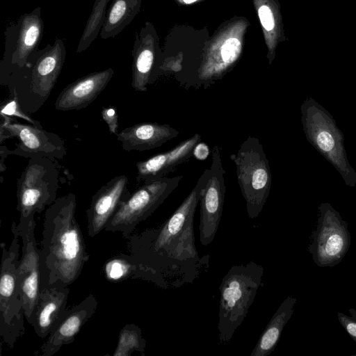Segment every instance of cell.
<instances>
[{"instance_id": "6da1fadb", "label": "cell", "mask_w": 356, "mask_h": 356, "mask_svg": "<svg viewBox=\"0 0 356 356\" xmlns=\"http://www.w3.org/2000/svg\"><path fill=\"white\" fill-rule=\"evenodd\" d=\"M204 173L175 211L156 227L131 235V254L152 272L162 289L192 284L209 268V255L200 257L195 244L193 219Z\"/></svg>"}, {"instance_id": "7a4b0ae2", "label": "cell", "mask_w": 356, "mask_h": 356, "mask_svg": "<svg viewBox=\"0 0 356 356\" xmlns=\"http://www.w3.org/2000/svg\"><path fill=\"white\" fill-rule=\"evenodd\" d=\"M75 209L76 196L69 193L58 197L44 212L39 249L40 287L72 284L89 259Z\"/></svg>"}, {"instance_id": "3957f363", "label": "cell", "mask_w": 356, "mask_h": 356, "mask_svg": "<svg viewBox=\"0 0 356 356\" xmlns=\"http://www.w3.org/2000/svg\"><path fill=\"white\" fill-rule=\"evenodd\" d=\"M67 55L63 41L56 38L38 49L24 67L12 74L3 86L15 89L22 110L34 113L44 104L54 88Z\"/></svg>"}, {"instance_id": "277c9868", "label": "cell", "mask_w": 356, "mask_h": 356, "mask_svg": "<svg viewBox=\"0 0 356 356\" xmlns=\"http://www.w3.org/2000/svg\"><path fill=\"white\" fill-rule=\"evenodd\" d=\"M264 267L251 261L232 266L223 277L220 290L218 336L229 342L242 324L261 285Z\"/></svg>"}, {"instance_id": "5b68a950", "label": "cell", "mask_w": 356, "mask_h": 356, "mask_svg": "<svg viewBox=\"0 0 356 356\" xmlns=\"http://www.w3.org/2000/svg\"><path fill=\"white\" fill-rule=\"evenodd\" d=\"M301 122L308 142L329 161L348 186H356V172L344 146V136L332 115L312 97L300 106Z\"/></svg>"}, {"instance_id": "8992f818", "label": "cell", "mask_w": 356, "mask_h": 356, "mask_svg": "<svg viewBox=\"0 0 356 356\" xmlns=\"http://www.w3.org/2000/svg\"><path fill=\"white\" fill-rule=\"evenodd\" d=\"M11 232L13 238L9 248H6L5 243H1L0 336L2 341L13 348L24 333L25 314L17 280L20 236L15 222L12 224Z\"/></svg>"}, {"instance_id": "52a82bcc", "label": "cell", "mask_w": 356, "mask_h": 356, "mask_svg": "<svg viewBox=\"0 0 356 356\" xmlns=\"http://www.w3.org/2000/svg\"><path fill=\"white\" fill-rule=\"evenodd\" d=\"M230 159L236 165L248 215L255 218L264 208L272 184L270 168L263 146L257 138L248 136Z\"/></svg>"}, {"instance_id": "ba28073f", "label": "cell", "mask_w": 356, "mask_h": 356, "mask_svg": "<svg viewBox=\"0 0 356 356\" xmlns=\"http://www.w3.org/2000/svg\"><path fill=\"white\" fill-rule=\"evenodd\" d=\"M60 168L56 159L33 157L17 179V210L19 219L41 213L57 199Z\"/></svg>"}, {"instance_id": "9c48e42d", "label": "cell", "mask_w": 356, "mask_h": 356, "mask_svg": "<svg viewBox=\"0 0 356 356\" xmlns=\"http://www.w3.org/2000/svg\"><path fill=\"white\" fill-rule=\"evenodd\" d=\"M183 175L144 182L120 204L105 225L107 232H120L128 238L136 226L151 216L177 188Z\"/></svg>"}, {"instance_id": "30bf717a", "label": "cell", "mask_w": 356, "mask_h": 356, "mask_svg": "<svg viewBox=\"0 0 356 356\" xmlns=\"http://www.w3.org/2000/svg\"><path fill=\"white\" fill-rule=\"evenodd\" d=\"M316 226L309 238L307 251L314 264L321 268L339 264L350 249L351 236L348 222L328 202L318 207Z\"/></svg>"}, {"instance_id": "8fae6325", "label": "cell", "mask_w": 356, "mask_h": 356, "mask_svg": "<svg viewBox=\"0 0 356 356\" xmlns=\"http://www.w3.org/2000/svg\"><path fill=\"white\" fill-rule=\"evenodd\" d=\"M41 7L25 13L5 30L4 52L0 61V84L26 65L29 58L38 49L44 33Z\"/></svg>"}, {"instance_id": "7c38bea8", "label": "cell", "mask_w": 356, "mask_h": 356, "mask_svg": "<svg viewBox=\"0 0 356 356\" xmlns=\"http://www.w3.org/2000/svg\"><path fill=\"white\" fill-rule=\"evenodd\" d=\"M204 179L200 193V240L203 245L214 239L222 213L226 186L220 148L213 147L211 165L204 171Z\"/></svg>"}, {"instance_id": "4fadbf2b", "label": "cell", "mask_w": 356, "mask_h": 356, "mask_svg": "<svg viewBox=\"0 0 356 356\" xmlns=\"http://www.w3.org/2000/svg\"><path fill=\"white\" fill-rule=\"evenodd\" d=\"M13 137L17 138L19 143L11 150L12 154L28 159L47 156L60 160L67 154L64 140L57 134L29 123H20L13 117L1 115L0 143Z\"/></svg>"}, {"instance_id": "5bb4252c", "label": "cell", "mask_w": 356, "mask_h": 356, "mask_svg": "<svg viewBox=\"0 0 356 356\" xmlns=\"http://www.w3.org/2000/svg\"><path fill=\"white\" fill-rule=\"evenodd\" d=\"M35 215L19 219L17 225L22 241V256L17 266V280L24 302L25 318L31 324L40 289V251L35 236Z\"/></svg>"}, {"instance_id": "9a60e30c", "label": "cell", "mask_w": 356, "mask_h": 356, "mask_svg": "<svg viewBox=\"0 0 356 356\" xmlns=\"http://www.w3.org/2000/svg\"><path fill=\"white\" fill-rule=\"evenodd\" d=\"M129 179L124 175L116 176L102 186L93 195L86 211L88 234L92 238L105 225L122 203L131 195Z\"/></svg>"}, {"instance_id": "2e32d148", "label": "cell", "mask_w": 356, "mask_h": 356, "mask_svg": "<svg viewBox=\"0 0 356 356\" xmlns=\"http://www.w3.org/2000/svg\"><path fill=\"white\" fill-rule=\"evenodd\" d=\"M97 305L96 297L90 294L79 304L66 309L40 347L41 355L52 356L62 346L72 343L83 325L95 314Z\"/></svg>"}, {"instance_id": "e0dca14e", "label": "cell", "mask_w": 356, "mask_h": 356, "mask_svg": "<svg viewBox=\"0 0 356 356\" xmlns=\"http://www.w3.org/2000/svg\"><path fill=\"white\" fill-rule=\"evenodd\" d=\"M113 74V70L109 67L76 79L60 91L55 102V108L67 111L86 108L106 88Z\"/></svg>"}, {"instance_id": "ac0fdd59", "label": "cell", "mask_w": 356, "mask_h": 356, "mask_svg": "<svg viewBox=\"0 0 356 356\" xmlns=\"http://www.w3.org/2000/svg\"><path fill=\"white\" fill-rule=\"evenodd\" d=\"M69 293L68 286L60 283L40 287L31 324L38 337L44 339L54 330L66 311Z\"/></svg>"}, {"instance_id": "d6986e66", "label": "cell", "mask_w": 356, "mask_h": 356, "mask_svg": "<svg viewBox=\"0 0 356 356\" xmlns=\"http://www.w3.org/2000/svg\"><path fill=\"white\" fill-rule=\"evenodd\" d=\"M201 139V136L195 134L170 150L137 162L136 182L150 181L165 177L193 156V149Z\"/></svg>"}, {"instance_id": "ffe728a7", "label": "cell", "mask_w": 356, "mask_h": 356, "mask_svg": "<svg viewBox=\"0 0 356 356\" xmlns=\"http://www.w3.org/2000/svg\"><path fill=\"white\" fill-rule=\"evenodd\" d=\"M179 131L167 124L141 122L118 133L117 139L125 151H144L161 147L177 137Z\"/></svg>"}, {"instance_id": "44dd1931", "label": "cell", "mask_w": 356, "mask_h": 356, "mask_svg": "<svg viewBox=\"0 0 356 356\" xmlns=\"http://www.w3.org/2000/svg\"><path fill=\"white\" fill-rule=\"evenodd\" d=\"M148 33L147 29H142L139 35L136 34L132 49L131 87L136 92H146L153 75L155 54Z\"/></svg>"}, {"instance_id": "7402d4cb", "label": "cell", "mask_w": 356, "mask_h": 356, "mask_svg": "<svg viewBox=\"0 0 356 356\" xmlns=\"http://www.w3.org/2000/svg\"><path fill=\"white\" fill-rule=\"evenodd\" d=\"M297 298L288 296L279 306L259 337L250 356H268L275 350L282 331L292 316Z\"/></svg>"}, {"instance_id": "603a6c76", "label": "cell", "mask_w": 356, "mask_h": 356, "mask_svg": "<svg viewBox=\"0 0 356 356\" xmlns=\"http://www.w3.org/2000/svg\"><path fill=\"white\" fill-rule=\"evenodd\" d=\"M105 277L111 282L142 280L154 284L152 272L132 254H118L108 259L103 267Z\"/></svg>"}, {"instance_id": "cb8c5ba5", "label": "cell", "mask_w": 356, "mask_h": 356, "mask_svg": "<svg viewBox=\"0 0 356 356\" xmlns=\"http://www.w3.org/2000/svg\"><path fill=\"white\" fill-rule=\"evenodd\" d=\"M141 0H113L100 32L102 39L120 33L138 13Z\"/></svg>"}, {"instance_id": "d4e9b609", "label": "cell", "mask_w": 356, "mask_h": 356, "mask_svg": "<svg viewBox=\"0 0 356 356\" xmlns=\"http://www.w3.org/2000/svg\"><path fill=\"white\" fill-rule=\"evenodd\" d=\"M110 0H95L91 13L79 40L77 53L86 51L97 38L104 26L107 13V5Z\"/></svg>"}, {"instance_id": "484cf974", "label": "cell", "mask_w": 356, "mask_h": 356, "mask_svg": "<svg viewBox=\"0 0 356 356\" xmlns=\"http://www.w3.org/2000/svg\"><path fill=\"white\" fill-rule=\"evenodd\" d=\"M145 339L141 329L134 323L126 324L120 330L113 356H131L134 353L144 355Z\"/></svg>"}, {"instance_id": "4316f807", "label": "cell", "mask_w": 356, "mask_h": 356, "mask_svg": "<svg viewBox=\"0 0 356 356\" xmlns=\"http://www.w3.org/2000/svg\"><path fill=\"white\" fill-rule=\"evenodd\" d=\"M9 92L10 99L5 104H1L0 115L19 118L34 126L42 127L39 121L33 119L22 110L15 90H9Z\"/></svg>"}, {"instance_id": "83f0119b", "label": "cell", "mask_w": 356, "mask_h": 356, "mask_svg": "<svg viewBox=\"0 0 356 356\" xmlns=\"http://www.w3.org/2000/svg\"><path fill=\"white\" fill-rule=\"evenodd\" d=\"M241 50L240 41L235 38H228L221 47V58L225 65L232 64L238 58Z\"/></svg>"}, {"instance_id": "f1b7e54d", "label": "cell", "mask_w": 356, "mask_h": 356, "mask_svg": "<svg viewBox=\"0 0 356 356\" xmlns=\"http://www.w3.org/2000/svg\"><path fill=\"white\" fill-rule=\"evenodd\" d=\"M350 316L342 312H337L339 323L344 328L348 335L356 343V310L350 308L348 309Z\"/></svg>"}, {"instance_id": "f546056e", "label": "cell", "mask_w": 356, "mask_h": 356, "mask_svg": "<svg viewBox=\"0 0 356 356\" xmlns=\"http://www.w3.org/2000/svg\"><path fill=\"white\" fill-rule=\"evenodd\" d=\"M101 115L108 127L109 132L117 135L118 133V115L115 108L113 106L103 107Z\"/></svg>"}, {"instance_id": "4dcf8cb0", "label": "cell", "mask_w": 356, "mask_h": 356, "mask_svg": "<svg viewBox=\"0 0 356 356\" xmlns=\"http://www.w3.org/2000/svg\"><path fill=\"white\" fill-rule=\"evenodd\" d=\"M258 15L263 27L266 31H272L275 27V19L270 8L261 6L258 10Z\"/></svg>"}, {"instance_id": "1f68e13d", "label": "cell", "mask_w": 356, "mask_h": 356, "mask_svg": "<svg viewBox=\"0 0 356 356\" xmlns=\"http://www.w3.org/2000/svg\"><path fill=\"white\" fill-rule=\"evenodd\" d=\"M209 153V147L207 144L202 142L198 143L193 149V156L198 160L206 159Z\"/></svg>"}, {"instance_id": "d6a6232c", "label": "cell", "mask_w": 356, "mask_h": 356, "mask_svg": "<svg viewBox=\"0 0 356 356\" xmlns=\"http://www.w3.org/2000/svg\"><path fill=\"white\" fill-rule=\"evenodd\" d=\"M12 154L11 150L8 149L7 147L1 145L0 147V156H1V161H0V172H3L6 170V167L4 165V160L7 157L8 155Z\"/></svg>"}, {"instance_id": "836d02e7", "label": "cell", "mask_w": 356, "mask_h": 356, "mask_svg": "<svg viewBox=\"0 0 356 356\" xmlns=\"http://www.w3.org/2000/svg\"><path fill=\"white\" fill-rule=\"evenodd\" d=\"M196 0H184V1L186 3H191L194 1H195Z\"/></svg>"}]
</instances>
